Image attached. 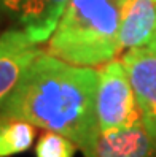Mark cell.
Listing matches in <instances>:
<instances>
[{
    "label": "cell",
    "mask_w": 156,
    "mask_h": 157,
    "mask_svg": "<svg viewBox=\"0 0 156 157\" xmlns=\"http://www.w3.org/2000/svg\"><path fill=\"white\" fill-rule=\"evenodd\" d=\"M156 38V0H129L118 30L120 52L153 43Z\"/></svg>",
    "instance_id": "cell-8"
},
{
    "label": "cell",
    "mask_w": 156,
    "mask_h": 157,
    "mask_svg": "<svg viewBox=\"0 0 156 157\" xmlns=\"http://www.w3.org/2000/svg\"><path fill=\"white\" fill-rule=\"evenodd\" d=\"M121 60L129 75L142 121L156 141V41L127 49Z\"/></svg>",
    "instance_id": "cell-4"
},
{
    "label": "cell",
    "mask_w": 156,
    "mask_h": 157,
    "mask_svg": "<svg viewBox=\"0 0 156 157\" xmlns=\"http://www.w3.org/2000/svg\"><path fill=\"white\" fill-rule=\"evenodd\" d=\"M70 0H0V11L6 14L29 38L42 44L48 41Z\"/></svg>",
    "instance_id": "cell-5"
},
{
    "label": "cell",
    "mask_w": 156,
    "mask_h": 157,
    "mask_svg": "<svg viewBox=\"0 0 156 157\" xmlns=\"http://www.w3.org/2000/svg\"><path fill=\"white\" fill-rule=\"evenodd\" d=\"M96 113L100 133L142 121L140 108L121 57L108 60L99 68Z\"/></svg>",
    "instance_id": "cell-3"
},
{
    "label": "cell",
    "mask_w": 156,
    "mask_h": 157,
    "mask_svg": "<svg viewBox=\"0 0 156 157\" xmlns=\"http://www.w3.org/2000/svg\"><path fill=\"white\" fill-rule=\"evenodd\" d=\"M99 70L75 65L53 54H40L0 108V122L26 121L58 132L85 157H96L99 122L96 95Z\"/></svg>",
    "instance_id": "cell-1"
},
{
    "label": "cell",
    "mask_w": 156,
    "mask_h": 157,
    "mask_svg": "<svg viewBox=\"0 0 156 157\" xmlns=\"http://www.w3.org/2000/svg\"><path fill=\"white\" fill-rule=\"evenodd\" d=\"M154 41H156V38H154Z\"/></svg>",
    "instance_id": "cell-11"
},
{
    "label": "cell",
    "mask_w": 156,
    "mask_h": 157,
    "mask_svg": "<svg viewBox=\"0 0 156 157\" xmlns=\"http://www.w3.org/2000/svg\"><path fill=\"white\" fill-rule=\"evenodd\" d=\"M35 133V125L26 121L0 122V157H11L30 149Z\"/></svg>",
    "instance_id": "cell-9"
},
{
    "label": "cell",
    "mask_w": 156,
    "mask_h": 157,
    "mask_svg": "<svg viewBox=\"0 0 156 157\" xmlns=\"http://www.w3.org/2000/svg\"><path fill=\"white\" fill-rule=\"evenodd\" d=\"M77 149L70 138L46 130L35 144V157H75Z\"/></svg>",
    "instance_id": "cell-10"
},
{
    "label": "cell",
    "mask_w": 156,
    "mask_h": 157,
    "mask_svg": "<svg viewBox=\"0 0 156 157\" xmlns=\"http://www.w3.org/2000/svg\"><path fill=\"white\" fill-rule=\"evenodd\" d=\"M96 157H156V141L139 121L100 133Z\"/></svg>",
    "instance_id": "cell-7"
},
{
    "label": "cell",
    "mask_w": 156,
    "mask_h": 157,
    "mask_svg": "<svg viewBox=\"0 0 156 157\" xmlns=\"http://www.w3.org/2000/svg\"><path fill=\"white\" fill-rule=\"evenodd\" d=\"M129 0H70L50 38V54L75 65L99 67L120 54L118 30Z\"/></svg>",
    "instance_id": "cell-2"
},
{
    "label": "cell",
    "mask_w": 156,
    "mask_h": 157,
    "mask_svg": "<svg viewBox=\"0 0 156 157\" xmlns=\"http://www.w3.org/2000/svg\"><path fill=\"white\" fill-rule=\"evenodd\" d=\"M40 54H43L42 48L21 29H10L0 35V108Z\"/></svg>",
    "instance_id": "cell-6"
}]
</instances>
